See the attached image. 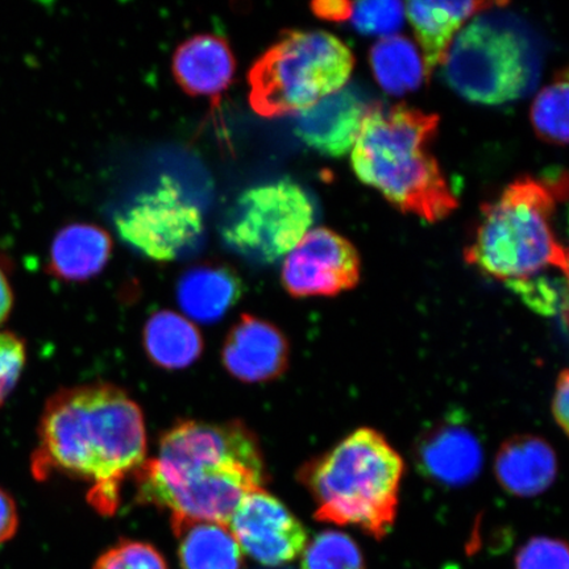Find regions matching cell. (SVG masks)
I'll use <instances>...</instances> for the list:
<instances>
[{
    "label": "cell",
    "mask_w": 569,
    "mask_h": 569,
    "mask_svg": "<svg viewBox=\"0 0 569 569\" xmlns=\"http://www.w3.org/2000/svg\"><path fill=\"white\" fill-rule=\"evenodd\" d=\"M439 117L401 103L372 104L352 148L361 182L402 212L436 223L458 209V198L430 152Z\"/></svg>",
    "instance_id": "obj_3"
},
{
    "label": "cell",
    "mask_w": 569,
    "mask_h": 569,
    "mask_svg": "<svg viewBox=\"0 0 569 569\" xmlns=\"http://www.w3.org/2000/svg\"><path fill=\"white\" fill-rule=\"evenodd\" d=\"M352 2L345 0H330V2H316L311 4L312 12L320 19L329 21H346L350 19Z\"/></svg>",
    "instance_id": "obj_32"
},
{
    "label": "cell",
    "mask_w": 569,
    "mask_h": 569,
    "mask_svg": "<svg viewBox=\"0 0 569 569\" xmlns=\"http://www.w3.org/2000/svg\"><path fill=\"white\" fill-rule=\"evenodd\" d=\"M567 176L557 180L525 177L510 183L496 202L483 204L467 264L509 284L549 270L568 274L567 249L553 230V216L567 199Z\"/></svg>",
    "instance_id": "obj_5"
},
{
    "label": "cell",
    "mask_w": 569,
    "mask_h": 569,
    "mask_svg": "<svg viewBox=\"0 0 569 569\" xmlns=\"http://www.w3.org/2000/svg\"><path fill=\"white\" fill-rule=\"evenodd\" d=\"M355 57L337 36L288 31L248 71L249 104L264 118L310 109L346 87Z\"/></svg>",
    "instance_id": "obj_6"
},
{
    "label": "cell",
    "mask_w": 569,
    "mask_h": 569,
    "mask_svg": "<svg viewBox=\"0 0 569 569\" xmlns=\"http://www.w3.org/2000/svg\"><path fill=\"white\" fill-rule=\"evenodd\" d=\"M508 6V2H409L407 13L423 52L425 77L445 63L455 34L469 18L483 11Z\"/></svg>",
    "instance_id": "obj_17"
},
{
    "label": "cell",
    "mask_w": 569,
    "mask_h": 569,
    "mask_svg": "<svg viewBox=\"0 0 569 569\" xmlns=\"http://www.w3.org/2000/svg\"><path fill=\"white\" fill-rule=\"evenodd\" d=\"M350 19L356 30L362 34L390 38L403 24L405 3L352 2Z\"/></svg>",
    "instance_id": "obj_25"
},
{
    "label": "cell",
    "mask_w": 569,
    "mask_h": 569,
    "mask_svg": "<svg viewBox=\"0 0 569 569\" xmlns=\"http://www.w3.org/2000/svg\"><path fill=\"white\" fill-rule=\"evenodd\" d=\"M443 66L448 84L468 101L502 104L536 89L542 61L517 24L480 17L458 33Z\"/></svg>",
    "instance_id": "obj_7"
},
{
    "label": "cell",
    "mask_w": 569,
    "mask_h": 569,
    "mask_svg": "<svg viewBox=\"0 0 569 569\" xmlns=\"http://www.w3.org/2000/svg\"><path fill=\"white\" fill-rule=\"evenodd\" d=\"M19 526V515L16 501L0 488V545L16 536Z\"/></svg>",
    "instance_id": "obj_30"
},
{
    "label": "cell",
    "mask_w": 569,
    "mask_h": 569,
    "mask_svg": "<svg viewBox=\"0 0 569 569\" xmlns=\"http://www.w3.org/2000/svg\"><path fill=\"white\" fill-rule=\"evenodd\" d=\"M148 358L163 369H184L194 365L203 351V339L190 319L161 310L148 319L142 333Z\"/></svg>",
    "instance_id": "obj_21"
},
{
    "label": "cell",
    "mask_w": 569,
    "mask_h": 569,
    "mask_svg": "<svg viewBox=\"0 0 569 569\" xmlns=\"http://www.w3.org/2000/svg\"><path fill=\"white\" fill-rule=\"evenodd\" d=\"M552 416L565 433L568 432V410H569V379L568 371L565 369L558 377L557 387L552 397Z\"/></svg>",
    "instance_id": "obj_31"
},
{
    "label": "cell",
    "mask_w": 569,
    "mask_h": 569,
    "mask_svg": "<svg viewBox=\"0 0 569 569\" xmlns=\"http://www.w3.org/2000/svg\"><path fill=\"white\" fill-rule=\"evenodd\" d=\"M359 281L358 251L350 241L323 227L306 233L282 267L283 287L296 298L338 296Z\"/></svg>",
    "instance_id": "obj_10"
},
{
    "label": "cell",
    "mask_w": 569,
    "mask_h": 569,
    "mask_svg": "<svg viewBox=\"0 0 569 569\" xmlns=\"http://www.w3.org/2000/svg\"><path fill=\"white\" fill-rule=\"evenodd\" d=\"M405 462L381 432L356 430L298 471L320 522L353 526L376 539L393 528Z\"/></svg>",
    "instance_id": "obj_4"
},
{
    "label": "cell",
    "mask_w": 569,
    "mask_h": 569,
    "mask_svg": "<svg viewBox=\"0 0 569 569\" xmlns=\"http://www.w3.org/2000/svg\"><path fill=\"white\" fill-rule=\"evenodd\" d=\"M516 569H569L568 547L563 540L532 538L518 551Z\"/></svg>",
    "instance_id": "obj_27"
},
{
    "label": "cell",
    "mask_w": 569,
    "mask_h": 569,
    "mask_svg": "<svg viewBox=\"0 0 569 569\" xmlns=\"http://www.w3.org/2000/svg\"><path fill=\"white\" fill-rule=\"evenodd\" d=\"M371 67L377 82L390 96L417 90L425 78L422 57L415 42L403 36L377 42L371 49Z\"/></svg>",
    "instance_id": "obj_22"
},
{
    "label": "cell",
    "mask_w": 569,
    "mask_h": 569,
    "mask_svg": "<svg viewBox=\"0 0 569 569\" xmlns=\"http://www.w3.org/2000/svg\"><path fill=\"white\" fill-rule=\"evenodd\" d=\"M229 525L240 549L262 566L287 565L308 545L303 525L264 489L246 496Z\"/></svg>",
    "instance_id": "obj_11"
},
{
    "label": "cell",
    "mask_w": 569,
    "mask_h": 569,
    "mask_svg": "<svg viewBox=\"0 0 569 569\" xmlns=\"http://www.w3.org/2000/svg\"><path fill=\"white\" fill-rule=\"evenodd\" d=\"M301 569H366V561L351 537L327 530L306 545Z\"/></svg>",
    "instance_id": "obj_24"
},
{
    "label": "cell",
    "mask_w": 569,
    "mask_h": 569,
    "mask_svg": "<svg viewBox=\"0 0 569 569\" xmlns=\"http://www.w3.org/2000/svg\"><path fill=\"white\" fill-rule=\"evenodd\" d=\"M147 431L139 405L110 383H92L56 393L46 405L32 473L90 481L89 502L112 516L127 475L146 461Z\"/></svg>",
    "instance_id": "obj_1"
},
{
    "label": "cell",
    "mask_w": 569,
    "mask_h": 569,
    "mask_svg": "<svg viewBox=\"0 0 569 569\" xmlns=\"http://www.w3.org/2000/svg\"><path fill=\"white\" fill-rule=\"evenodd\" d=\"M290 346L268 320L244 315L226 337L222 361L234 379L259 383L279 379L287 371Z\"/></svg>",
    "instance_id": "obj_12"
},
{
    "label": "cell",
    "mask_w": 569,
    "mask_h": 569,
    "mask_svg": "<svg viewBox=\"0 0 569 569\" xmlns=\"http://www.w3.org/2000/svg\"><path fill=\"white\" fill-rule=\"evenodd\" d=\"M13 306V291L9 279L2 267H0V326H2L11 315Z\"/></svg>",
    "instance_id": "obj_33"
},
{
    "label": "cell",
    "mask_w": 569,
    "mask_h": 569,
    "mask_svg": "<svg viewBox=\"0 0 569 569\" xmlns=\"http://www.w3.org/2000/svg\"><path fill=\"white\" fill-rule=\"evenodd\" d=\"M120 238L147 258L167 262L180 258L201 240L202 211L172 178L162 177L142 191L116 219Z\"/></svg>",
    "instance_id": "obj_9"
},
{
    "label": "cell",
    "mask_w": 569,
    "mask_h": 569,
    "mask_svg": "<svg viewBox=\"0 0 569 569\" xmlns=\"http://www.w3.org/2000/svg\"><path fill=\"white\" fill-rule=\"evenodd\" d=\"M133 475L141 503L227 526L243 498L268 480L258 438L237 421L177 423L161 437L159 457Z\"/></svg>",
    "instance_id": "obj_2"
},
{
    "label": "cell",
    "mask_w": 569,
    "mask_h": 569,
    "mask_svg": "<svg viewBox=\"0 0 569 569\" xmlns=\"http://www.w3.org/2000/svg\"><path fill=\"white\" fill-rule=\"evenodd\" d=\"M372 104L353 87H345L298 112L296 132L318 152L341 158L351 151Z\"/></svg>",
    "instance_id": "obj_14"
},
{
    "label": "cell",
    "mask_w": 569,
    "mask_h": 569,
    "mask_svg": "<svg viewBox=\"0 0 569 569\" xmlns=\"http://www.w3.org/2000/svg\"><path fill=\"white\" fill-rule=\"evenodd\" d=\"M172 69L187 94L218 99L230 88L237 61L229 42L206 33L193 36L177 48Z\"/></svg>",
    "instance_id": "obj_15"
},
{
    "label": "cell",
    "mask_w": 569,
    "mask_h": 569,
    "mask_svg": "<svg viewBox=\"0 0 569 569\" xmlns=\"http://www.w3.org/2000/svg\"><path fill=\"white\" fill-rule=\"evenodd\" d=\"M182 569H241L243 555L229 526L172 517Z\"/></svg>",
    "instance_id": "obj_20"
},
{
    "label": "cell",
    "mask_w": 569,
    "mask_h": 569,
    "mask_svg": "<svg viewBox=\"0 0 569 569\" xmlns=\"http://www.w3.org/2000/svg\"><path fill=\"white\" fill-rule=\"evenodd\" d=\"M243 296V282L232 268L203 262L191 267L177 284V300L190 320L216 323Z\"/></svg>",
    "instance_id": "obj_18"
},
{
    "label": "cell",
    "mask_w": 569,
    "mask_h": 569,
    "mask_svg": "<svg viewBox=\"0 0 569 569\" xmlns=\"http://www.w3.org/2000/svg\"><path fill=\"white\" fill-rule=\"evenodd\" d=\"M94 569H168L166 559L153 546L137 540H120L97 560Z\"/></svg>",
    "instance_id": "obj_26"
},
{
    "label": "cell",
    "mask_w": 569,
    "mask_h": 569,
    "mask_svg": "<svg viewBox=\"0 0 569 569\" xmlns=\"http://www.w3.org/2000/svg\"><path fill=\"white\" fill-rule=\"evenodd\" d=\"M111 252L109 232L94 224L71 223L53 239L49 272L63 281H87L102 272Z\"/></svg>",
    "instance_id": "obj_19"
},
{
    "label": "cell",
    "mask_w": 569,
    "mask_h": 569,
    "mask_svg": "<svg viewBox=\"0 0 569 569\" xmlns=\"http://www.w3.org/2000/svg\"><path fill=\"white\" fill-rule=\"evenodd\" d=\"M417 462L422 475L439 486L458 488L481 472L483 451L469 427L455 419L438 422L417 443Z\"/></svg>",
    "instance_id": "obj_13"
},
{
    "label": "cell",
    "mask_w": 569,
    "mask_h": 569,
    "mask_svg": "<svg viewBox=\"0 0 569 569\" xmlns=\"http://www.w3.org/2000/svg\"><path fill=\"white\" fill-rule=\"evenodd\" d=\"M495 473L509 495L536 497L545 493L557 479V453L542 438L517 436L498 450Z\"/></svg>",
    "instance_id": "obj_16"
},
{
    "label": "cell",
    "mask_w": 569,
    "mask_h": 569,
    "mask_svg": "<svg viewBox=\"0 0 569 569\" xmlns=\"http://www.w3.org/2000/svg\"><path fill=\"white\" fill-rule=\"evenodd\" d=\"M568 87L565 70L539 92L531 106V123L538 137L551 144L566 146L568 141Z\"/></svg>",
    "instance_id": "obj_23"
},
{
    "label": "cell",
    "mask_w": 569,
    "mask_h": 569,
    "mask_svg": "<svg viewBox=\"0 0 569 569\" xmlns=\"http://www.w3.org/2000/svg\"><path fill=\"white\" fill-rule=\"evenodd\" d=\"M315 220L305 190L291 181L259 184L241 193L222 220V238L232 251L272 264L300 244Z\"/></svg>",
    "instance_id": "obj_8"
},
{
    "label": "cell",
    "mask_w": 569,
    "mask_h": 569,
    "mask_svg": "<svg viewBox=\"0 0 569 569\" xmlns=\"http://www.w3.org/2000/svg\"><path fill=\"white\" fill-rule=\"evenodd\" d=\"M26 360L24 341L16 333L0 332V407L16 389Z\"/></svg>",
    "instance_id": "obj_28"
},
{
    "label": "cell",
    "mask_w": 569,
    "mask_h": 569,
    "mask_svg": "<svg viewBox=\"0 0 569 569\" xmlns=\"http://www.w3.org/2000/svg\"><path fill=\"white\" fill-rule=\"evenodd\" d=\"M560 280L547 279V277L540 276L533 277L528 281L517 282L509 284L513 288L519 296L523 297L526 303H529L531 308H536L538 311L553 312L560 309ZM566 309V306H563Z\"/></svg>",
    "instance_id": "obj_29"
}]
</instances>
